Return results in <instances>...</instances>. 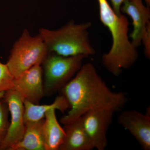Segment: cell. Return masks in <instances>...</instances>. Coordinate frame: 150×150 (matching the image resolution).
Wrapping results in <instances>:
<instances>
[{"instance_id": "1", "label": "cell", "mask_w": 150, "mask_h": 150, "mask_svg": "<svg viewBox=\"0 0 150 150\" xmlns=\"http://www.w3.org/2000/svg\"><path fill=\"white\" fill-rule=\"evenodd\" d=\"M60 91L70 105L69 112L60 119L64 125L72 123L91 110L108 108L118 111L128 101L124 93L110 90L91 63L83 64Z\"/></svg>"}, {"instance_id": "2", "label": "cell", "mask_w": 150, "mask_h": 150, "mask_svg": "<svg viewBox=\"0 0 150 150\" xmlns=\"http://www.w3.org/2000/svg\"><path fill=\"white\" fill-rule=\"evenodd\" d=\"M100 21L110 31L112 45L109 51L102 57L103 64L115 76L123 70L130 69L137 62L139 54L129 35V23L122 13L118 15L107 0H97Z\"/></svg>"}, {"instance_id": "3", "label": "cell", "mask_w": 150, "mask_h": 150, "mask_svg": "<svg viewBox=\"0 0 150 150\" xmlns=\"http://www.w3.org/2000/svg\"><path fill=\"white\" fill-rule=\"evenodd\" d=\"M91 23L70 21L59 29H39V34L49 52L64 56H93L96 51L89 38Z\"/></svg>"}, {"instance_id": "4", "label": "cell", "mask_w": 150, "mask_h": 150, "mask_svg": "<svg viewBox=\"0 0 150 150\" xmlns=\"http://www.w3.org/2000/svg\"><path fill=\"white\" fill-rule=\"evenodd\" d=\"M49 53L39 34L31 36L25 29L14 44L6 65L16 78L33 66L42 64Z\"/></svg>"}, {"instance_id": "5", "label": "cell", "mask_w": 150, "mask_h": 150, "mask_svg": "<svg viewBox=\"0 0 150 150\" xmlns=\"http://www.w3.org/2000/svg\"><path fill=\"white\" fill-rule=\"evenodd\" d=\"M86 57L82 55L67 57L49 52L41 64L45 96L60 91L79 71Z\"/></svg>"}, {"instance_id": "6", "label": "cell", "mask_w": 150, "mask_h": 150, "mask_svg": "<svg viewBox=\"0 0 150 150\" xmlns=\"http://www.w3.org/2000/svg\"><path fill=\"white\" fill-rule=\"evenodd\" d=\"M3 99L8 105L11 119L8 132L0 146V150H11L21 141L24 134L23 99L14 90L6 92Z\"/></svg>"}, {"instance_id": "7", "label": "cell", "mask_w": 150, "mask_h": 150, "mask_svg": "<svg viewBox=\"0 0 150 150\" xmlns=\"http://www.w3.org/2000/svg\"><path fill=\"white\" fill-rule=\"evenodd\" d=\"M115 112L104 108L89 111L81 116L84 129L93 149L104 150L107 146V131Z\"/></svg>"}, {"instance_id": "8", "label": "cell", "mask_w": 150, "mask_h": 150, "mask_svg": "<svg viewBox=\"0 0 150 150\" xmlns=\"http://www.w3.org/2000/svg\"><path fill=\"white\" fill-rule=\"evenodd\" d=\"M43 75L41 65L33 66L15 79L13 90L17 92L23 100L39 104L45 96Z\"/></svg>"}, {"instance_id": "9", "label": "cell", "mask_w": 150, "mask_h": 150, "mask_svg": "<svg viewBox=\"0 0 150 150\" xmlns=\"http://www.w3.org/2000/svg\"><path fill=\"white\" fill-rule=\"evenodd\" d=\"M121 13L126 14L133 21V30L129 35L131 43L138 48L146 33L150 29V10L143 0H128L121 6Z\"/></svg>"}, {"instance_id": "10", "label": "cell", "mask_w": 150, "mask_h": 150, "mask_svg": "<svg viewBox=\"0 0 150 150\" xmlns=\"http://www.w3.org/2000/svg\"><path fill=\"white\" fill-rule=\"evenodd\" d=\"M118 122L129 131L142 149L150 150V111L143 114L136 110H128L120 113Z\"/></svg>"}, {"instance_id": "11", "label": "cell", "mask_w": 150, "mask_h": 150, "mask_svg": "<svg viewBox=\"0 0 150 150\" xmlns=\"http://www.w3.org/2000/svg\"><path fill=\"white\" fill-rule=\"evenodd\" d=\"M65 136L59 150H91L93 149L83 125L81 117L64 125Z\"/></svg>"}, {"instance_id": "12", "label": "cell", "mask_w": 150, "mask_h": 150, "mask_svg": "<svg viewBox=\"0 0 150 150\" xmlns=\"http://www.w3.org/2000/svg\"><path fill=\"white\" fill-rule=\"evenodd\" d=\"M56 110L52 108L45 114L43 126L45 150H59L64 138L65 131L57 120Z\"/></svg>"}, {"instance_id": "13", "label": "cell", "mask_w": 150, "mask_h": 150, "mask_svg": "<svg viewBox=\"0 0 150 150\" xmlns=\"http://www.w3.org/2000/svg\"><path fill=\"white\" fill-rule=\"evenodd\" d=\"M44 120L25 123L23 139L11 150H45L43 131Z\"/></svg>"}, {"instance_id": "14", "label": "cell", "mask_w": 150, "mask_h": 150, "mask_svg": "<svg viewBox=\"0 0 150 150\" xmlns=\"http://www.w3.org/2000/svg\"><path fill=\"white\" fill-rule=\"evenodd\" d=\"M23 105L25 124L44 119L46 112L52 108L59 110L62 112L70 108L69 103L62 95L56 97L54 102L51 104H35L24 100Z\"/></svg>"}, {"instance_id": "15", "label": "cell", "mask_w": 150, "mask_h": 150, "mask_svg": "<svg viewBox=\"0 0 150 150\" xmlns=\"http://www.w3.org/2000/svg\"><path fill=\"white\" fill-rule=\"evenodd\" d=\"M8 105L3 98H0V146L6 137L10 125Z\"/></svg>"}, {"instance_id": "16", "label": "cell", "mask_w": 150, "mask_h": 150, "mask_svg": "<svg viewBox=\"0 0 150 150\" xmlns=\"http://www.w3.org/2000/svg\"><path fill=\"white\" fill-rule=\"evenodd\" d=\"M15 79L6 64L0 62V93L13 89Z\"/></svg>"}, {"instance_id": "17", "label": "cell", "mask_w": 150, "mask_h": 150, "mask_svg": "<svg viewBox=\"0 0 150 150\" xmlns=\"http://www.w3.org/2000/svg\"><path fill=\"white\" fill-rule=\"evenodd\" d=\"M128 0H110L112 9L118 15L121 14V6L124 2Z\"/></svg>"}, {"instance_id": "18", "label": "cell", "mask_w": 150, "mask_h": 150, "mask_svg": "<svg viewBox=\"0 0 150 150\" xmlns=\"http://www.w3.org/2000/svg\"><path fill=\"white\" fill-rule=\"evenodd\" d=\"M4 92L1 93H0V98H3V97H4Z\"/></svg>"}, {"instance_id": "19", "label": "cell", "mask_w": 150, "mask_h": 150, "mask_svg": "<svg viewBox=\"0 0 150 150\" xmlns=\"http://www.w3.org/2000/svg\"><path fill=\"white\" fill-rule=\"evenodd\" d=\"M147 6H149L150 5V0H145Z\"/></svg>"}]
</instances>
